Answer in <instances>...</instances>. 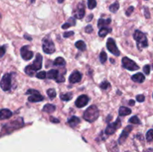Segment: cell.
I'll list each match as a JSON object with an SVG mask.
<instances>
[{"label": "cell", "mask_w": 153, "mask_h": 152, "mask_svg": "<svg viewBox=\"0 0 153 152\" xmlns=\"http://www.w3.org/2000/svg\"><path fill=\"white\" fill-rule=\"evenodd\" d=\"M99 116H100V111L98 107L96 105H91L85 111L83 118L87 122H94L98 119Z\"/></svg>", "instance_id": "6da1fadb"}, {"label": "cell", "mask_w": 153, "mask_h": 152, "mask_svg": "<svg viewBox=\"0 0 153 152\" xmlns=\"http://www.w3.org/2000/svg\"><path fill=\"white\" fill-rule=\"evenodd\" d=\"M134 39L136 41L137 48L140 51L148 46V40L146 36L139 30H136L134 33Z\"/></svg>", "instance_id": "7a4b0ae2"}, {"label": "cell", "mask_w": 153, "mask_h": 152, "mask_svg": "<svg viewBox=\"0 0 153 152\" xmlns=\"http://www.w3.org/2000/svg\"><path fill=\"white\" fill-rule=\"evenodd\" d=\"M23 125V119L22 118H19V119H16V120L13 121V122H10L4 125L2 128V132H4L5 134H10L12 131L22 128Z\"/></svg>", "instance_id": "3957f363"}, {"label": "cell", "mask_w": 153, "mask_h": 152, "mask_svg": "<svg viewBox=\"0 0 153 152\" xmlns=\"http://www.w3.org/2000/svg\"><path fill=\"white\" fill-rule=\"evenodd\" d=\"M43 51L46 54H52L55 52V44L49 37H46L43 40Z\"/></svg>", "instance_id": "277c9868"}, {"label": "cell", "mask_w": 153, "mask_h": 152, "mask_svg": "<svg viewBox=\"0 0 153 152\" xmlns=\"http://www.w3.org/2000/svg\"><path fill=\"white\" fill-rule=\"evenodd\" d=\"M0 86L4 91H8L11 88V74L6 73L0 81Z\"/></svg>", "instance_id": "5b68a950"}, {"label": "cell", "mask_w": 153, "mask_h": 152, "mask_svg": "<svg viewBox=\"0 0 153 152\" xmlns=\"http://www.w3.org/2000/svg\"><path fill=\"white\" fill-rule=\"evenodd\" d=\"M122 63L123 66L129 71H135V70L139 69V66L137 65V63L127 57L123 58Z\"/></svg>", "instance_id": "8992f818"}, {"label": "cell", "mask_w": 153, "mask_h": 152, "mask_svg": "<svg viewBox=\"0 0 153 152\" xmlns=\"http://www.w3.org/2000/svg\"><path fill=\"white\" fill-rule=\"evenodd\" d=\"M106 46H107V49H108L109 52L111 54H113L115 56H119L120 55V50L118 49V48L117 47L116 43H115L114 40L112 38H108V39L107 43H106Z\"/></svg>", "instance_id": "52a82bcc"}, {"label": "cell", "mask_w": 153, "mask_h": 152, "mask_svg": "<svg viewBox=\"0 0 153 152\" xmlns=\"http://www.w3.org/2000/svg\"><path fill=\"white\" fill-rule=\"evenodd\" d=\"M121 127V120L120 118H118L114 123L109 124L105 129V134L107 135H111L114 134L117 129L120 128Z\"/></svg>", "instance_id": "ba28073f"}, {"label": "cell", "mask_w": 153, "mask_h": 152, "mask_svg": "<svg viewBox=\"0 0 153 152\" xmlns=\"http://www.w3.org/2000/svg\"><path fill=\"white\" fill-rule=\"evenodd\" d=\"M20 55L21 57L25 61H29L34 56V54L29 50V46H24L21 48L20 49Z\"/></svg>", "instance_id": "9c48e42d"}, {"label": "cell", "mask_w": 153, "mask_h": 152, "mask_svg": "<svg viewBox=\"0 0 153 152\" xmlns=\"http://www.w3.org/2000/svg\"><path fill=\"white\" fill-rule=\"evenodd\" d=\"M132 128H133L131 126V125H128L127 127H126L125 129L123 131V132H122V134H121L120 137L119 139H118V142H119V144L122 145L125 142L126 140V139L128 138L129 134L131 132V131H132Z\"/></svg>", "instance_id": "30bf717a"}, {"label": "cell", "mask_w": 153, "mask_h": 152, "mask_svg": "<svg viewBox=\"0 0 153 152\" xmlns=\"http://www.w3.org/2000/svg\"><path fill=\"white\" fill-rule=\"evenodd\" d=\"M42 62H43V57L40 54L36 55L35 60L34 61L33 63L31 64V67L34 71L37 72V70H40L42 68Z\"/></svg>", "instance_id": "8fae6325"}, {"label": "cell", "mask_w": 153, "mask_h": 152, "mask_svg": "<svg viewBox=\"0 0 153 152\" xmlns=\"http://www.w3.org/2000/svg\"><path fill=\"white\" fill-rule=\"evenodd\" d=\"M85 6L84 2H80L77 6L76 12L74 13V16L76 19H81L85 16Z\"/></svg>", "instance_id": "7c38bea8"}, {"label": "cell", "mask_w": 153, "mask_h": 152, "mask_svg": "<svg viewBox=\"0 0 153 152\" xmlns=\"http://www.w3.org/2000/svg\"><path fill=\"white\" fill-rule=\"evenodd\" d=\"M88 102H89V98H88V95H82L79 97H78L76 102H75V104L79 108H82V107L86 106L88 104Z\"/></svg>", "instance_id": "4fadbf2b"}, {"label": "cell", "mask_w": 153, "mask_h": 152, "mask_svg": "<svg viewBox=\"0 0 153 152\" xmlns=\"http://www.w3.org/2000/svg\"><path fill=\"white\" fill-rule=\"evenodd\" d=\"M81 80H82V74L77 70H75L69 77V80L71 83H79L81 81Z\"/></svg>", "instance_id": "5bb4252c"}, {"label": "cell", "mask_w": 153, "mask_h": 152, "mask_svg": "<svg viewBox=\"0 0 153 152\" xmlns=\"http://www.w3.org/2000/svg\"><path fill=\"white\" fill-rule=\"evenodd\" d=\"M12 116V112L8 109H2L0 110V120L9 119Z\"/></svg>", "instance_id": "9a60e30c"}, {"label": "cell", "mask_w": 153, "mask_h": 152, "mask_svg": "<svg viewBox=\"0 0 153 152\" xmlns=\"http://www.w3.org/2000/svg\"><path fill=\"white\" fill-rule=\"evenodd\" d=\"M43 99H44V98L40 95V92L31 95L28 98V101H30V102H39V101H43Z\"/></svg>", "instance_id": "2e32d148"}, {"label": "cell", "mask_w": 153, "mask_h": 152, "mask_svg": "<svg viewBox=\"0 0 153 152\" xmlns=\"http://www.w3.org/2000/svg\"><path fill=\"white\" fill-rule=\"evenodd\" d=\"M131 80L136 83H143L145 80V76L143 73L138 72L131 77Z\"/></svg>", "instance_id": "e0dca14e"}, {"label": "cell", "mask_w": 153, "mask_h": 152, "mask_svg": "<svg viewBox=\"0 0 153 152\" xmlns=\"http://www.w3.org/2000/svg\"><path fill=\"white\" fill-rule=\"evenodd\" d=\"M81 120L79 117L77 116H71L70 118L68 119V124L70 125V127L72 128H75L76 126H77L79 123H80Z\"/></svg>", "instance_id": "ac0fdd59"}, {"label": "cell", "mask_w": 153, "mask_h": 152, "mask_svg": "<svg viewBox=\"0 0 153 152\" xmlns=\"http://www.w3.org/2000/svg\"><path fill=\"white\" fill-rule=\"evenodd\" d=\"M131 110L128 107H120L119 109V115L120 116H128V115L131 114Z\"/></svg>", "instance_id": "d6986e66"}, {"label": "cell", "mask_w": 153, "mask_h": 152, "mask_svg": "<svg viewBox=\"0 0 153 152\" xmlns=\"http://www.w3.org/2000/svg\"><path fill=\"white\" fill-rule=\"evenodd\" d=\"M59 75V72L57 69H51L46 74V77L49 79H56Z\"/></svg>", "instance_id": "ffe728a7"}, {"label": "cell", "mask_w": 153, "mask_h": 152, "mask_svg": "<svg viewBox=\"0 0 153 152\" xmlns=\"http://www.w3.org/2000/svg\"><path fill=\"white\" fill-rule=\"evenodd\" d=\"M75 25H76V19L73 17H70V19H68V21L62 25V28L63 29H67V28H69L70 27L75 26Z\"/></svg>", "instance_id": "44dd1931"}, {"label": "cell", "mask_w": 153, "mask_h": 152, "mask_svg": "<svg viewBox=\"0 0 153 152\" xmlns=\"http://www.w3.org/2000/svg\"><path fill=\"white\" fill-rule=\"evenodd\" d=\"M53 65L55 66H64L66 65V61L63 58L58 57L54 61Z\"/></svg>", "instance_id": "7402d4cb"}, {"label": "cell", "mask_w": 153, "mask_h": 152, "mask_svg": "<svg viewBox=\"0 0 153 152\" xmlns=\"http://www.w3.org/2000/svg\"><path fill=\"white\" fill-rule=\"evenodd\" d=\"M111 28H107V27H103V28H100V31H99V36L100 37H104L107 35V34L111 32Z\"/></svg>", "instance_id": "603a6c76"}, {"label": "cell", "mask_w": 153, "mask_h": 152, "mask_svg": "<svg viewBox=\"0 0 153 152\" xmlns=\"http://www.w3.org/2000/svg\"><path fill=\"white\" fill-rule=\"evenodd\" d=\"M55 109H56V107H55V106L53 105V104H46V105L43 107V111L46 112V113H53V112L55 110Z\"/></svg>", "instance_id": "cb8c5ba5"}, {"label": "cell", "mask_w": 153, "mask_h": 152, "mask_svg": "<svg viewBox=\"0 0 153 152\" xmlns=\"http://www.w3.org/2000/svg\"><path fill=\"white\" fill-rule=\"evenodd\" d=\"M111 19L110 18H108V19H100L98 21V27L100 28H103V27L105 26V25H109V24L111 23Z\"/></svg>", "instance_id": "d4e9b609"}, {"label": "cell", "mask_w": 153, "mask_h": 152, "mask_svg": "<svg viewBox=\"0 0 153 152\" xmlns=\"http://www.w3.org/2000/svg\"><path fill=\"white\" fill-rule=\"evenodd\" d=\"M73 93L72 92H67V93H62L60 95V98L64 101H69L73 98Z\"/></svg>", "instance_id": "484cf974"}, {"label": "cell", "mask_w": 153, "mask_h": 152, "mask_svg": "<svg viewBox=\"0 0 153 152\" xmlns=\"http://www.w3.org/2000/svg\"><path fill=\"white\" fill-rule=\"evenodd\" d=\"M75 46H76V47L80 51L86 50V44H85V42H83L82 40H79V41L76 42Z\"/></svg>", "instance_id": "4316f807"}, {"label": "cell", "mask_w": 153, "mask_h": 152, "mask_svg": "<svg viewBox=\"0 0 153 152\" xmlns=\"http://www.w3.org/2000/svg\"><path fill=\"white\" fill-rule=\"evenodd\" d=\"M119 8H120V4L118 1H115L114 4H112L109 7V10H110V11L112 12V13H116Z\"/></svg>", "instance_id": "83f0119b"}, {"label": "cell", "mask_w": 153, "mask_h": 152, "mask_svg": "<svg viewBox=\"0 0 153 152\" xmlns=\"http://www.w3.org/2000/svg\"><path fill=\"white\" fill-rule=\"evenodd\" d=\"M25 74H27L28 75L33 76L34 74H35L36 72L34 71V70L31 69V66H27L25 68Z\"/></svg>", "instance_id": "f1b7e54d"}, {"label": "cell", "mask_w": 153, "mask_h": 152, "mask_svg": "<svg viewBox=\"0 0 153 152\" xmlns=\"http://www.w3.org/2000/svg\"><path fill=\"white\" fill-rule=\"evenodd\" d=\"M128 122L130 123H132V124H135V125H140V120L138 119L137 116H134L131 118V119L128 120Z\"/></svg>", "instance_id": "f546056e"}, {"label": "cell", "mask_w": 153, "mask_h": 152, "mask_svg": "<svg viewBox=\"0 0 153 152\" xmlns=\"http://www.w3.org/2000/svg\"><path fill=\"white\" fill-rule=\"evenodd\" d=\"M108 59L107 54L105 52H102L100 55V61L102 63H105Z\"/></svg>", "instance_id": "4dcf8cb0"}, {"label": "cell", "mask_w": 153, "mask_h": 152, "mask_svg": "<svg viewBox=\"0 0 153 152\" xmlns=\"http://www.w3.org/2000/svg\"><path fill=\"white\" fill-rule=\"evenodd\" d=\"M147 142H152L153 140V129H150L147 131L146 135Z\"/></svg>", "instance_id": "1f68e13d"}, {"label": "cell", "mask_w": 153, "mask_h": 152, "mask_svg": "<svg viewBox=\"0 0 153 152\" xmlns=\"http://www.w3.org/2000/svg\"><path fill=\"white\" fill-rule=\"evenodd\" d=\"M47 94L48 95H49V98L53 99V98H55V96H56V91L54 89H49L47 90Z\"/></svg>", "instance_id": "d6a6232c"}, {"label": "cell", "mask_w": 153, "mask_h": 152, "mask_svg": "<svg viewBox=\"0 0 153 152\" xmlns=\"http://www.w3.org/2000/svg\"><path fill=\"white\" fill-rule=\"evenodd\" d=\"M88 8L92 10L97 6V1L96 0H88Z\"/></svg>", "instance_id": "836d02e7"}, {"label": "cell", "mask_w": 153, "mask_h": 152, "mask_svg": "<svg viewBox=\"0 0 153 152\" xmlns=\"http://www.w3.org/2000/svg\"><path fill=\"white\" fill-rule=\"evenodd\" d=\"M110 86H111V84L108 80H104V81L102 82L101 84H100V88L102 89H108Z\"/></svg>", "instance_id": "e575fe53"}, {"label": "cell", "mask_w": 153, "mask_h": 152, "mask_svg": "<svg viewBox=\"0 0 153 152\" xmlns=\"http://www.w3.org/2000/svg\"><path fill=\"white\" fill-rule=\"evenodd\" d=\"M64 73H63V74L59 73V75H58V76L57 77V78L55 79L57 83H62V82H64V80H65V77H64Z\"/></svg>", "instance_id": "d590c367"}, {"label": "cell", "mask_w": 153, "mask_h": 152, "mask_svg": "<svg viewBox=\"0 0 153 152\" xmlns=\"http://www.w3.org/2000/svg\"><path fill=\"white\" fill-rule=\"evenodd\" d=\"M37 77L39 79H44L46 77V72L44 71H42V72H38L37 74Z\"/></svg>", "instance_id": "8d00e7d4"}, {"label": "cell", "mask_w": 153, "mask_h": 152, "mask_svg": "<svg viewBox=\"0 0 153 152\" xmlns=\"http://www.w3.org/2000/svg\"><path fill=\"white\" fill-rule=\"evenodd\" d=\"M143 10H144V16L146 19H149L150 18V13H149V8L147 7H143Z\"/></svg>", "instance_id": "74e56055"}, {"label": "cell", "mask_w": 153, "mask_h": 152, "mask_svg": "<svg viewBox=\"0 0 153 152\" xmlns=\"http://www.w3.org/2000/svg\"><path fill=\"white\" fill-rule=\"evenodd\" d=\"M93 30H94V28H93L92 25H87V26H86L85 31V32L88 33V34H91V33L93 32Z\"/></svg>", "instance_id": "f35d334b"}, {"label": "cell", "mask_w": 153, "mask_h": 152, "mask_svg": "<svg viewBox=\"0 0 153 152\" xmlns=\"http://www.w3.org/2000/svg\"><path fill=\"white\" fill-rule=\"evenodd\" d=\"M143 72L146 75H149V73H150V66L145 65L143 66Z\"/></svg>", "instance_id": "ab89813d"}, {"label": "cell", "mask_w": 153, "mask_h": 152, "mask_svg": "<svg viewBox=\"0 0 153 152\" xmlns=\"http://www.w3.org/2000/svg\"><path fill=\"white\" fill-rule=\"evenodd\" d=\"M136 100L138 102H143L145 100V96L143 95H138L136 96Z\"/></svg>", "instance_id": "60d3db41"}, {"label": "cell", "mask_w": 153, "mask_h": 152, "mask_svg": "<svg viewBox=\"0 0 153 152\" xmlns=\"http://www.w3.org/2000/svg\"><path fill=\"white\" fill-rule=\"evenodd\" d=\"M133 10H134V7H133V6H130V7L127 9L126 12V16H130V15L132 13Z\"/></svg>", "instance_id": "b9f144b4"}, {"label": "cell", "mask_w": 153, "mask_h": 152, "mask_svg": "<svg viewBox=\"0 0 153 152\" xmlns=\"http://www.w3.org/2000/svg\"><path fill=\"white\" fill-rule=\"evenodd\" d=\"M6 49L4 46H0V58L4 56V55L5 54Z\"/></svg>", "instance_id": "7bdbcfd3"}, {"label": "cell", "mask_w": 153, "mask_h": 152, "mask_svg": "<svg viewBox=\"0 0 153 152\" xmlns=\"http://www.w3.org/2000/svg\"><path fill=\"white\" fill-rule=\"evenodd\" d=\"M74 34V32L73 31H67V32L64 33V37L65 38H67V37H70L71 36H73Z\"/></svg>", "instance_id": "ee69618b"}, {"label": "cell", "mask_w": 153, "mask_h": 152, "mask_svg": "<svg viewBox=\"0 0 153 152\" xmlns=\"http://www.w3.org/2000/svg\"><path fill=\"white\" fill-rule=\"evenodd\" d=\"M49 120H50V122H53V123H59L60 122L59 119H56V118L53 117V116H51L50 119H49Z\"/></svg>", "instance_id": "f6af8a7d"}, {"label": "cell", "mask_w": 153, "mask_h": 152, "mask_svg": "<svg viewBox=\"0 0 153 152\" xmlns=\"http://www.w3.org/2000/svg\"><path fill=\"white\" fill-rule=\"evenodd\" d=\"M93 16H94L93 14H90V16H88V17L87 18V19H86L87 22H91V19H93Z\"/></svg>", "instance_id": "bcb514c9"}, {"label": "cell", "mask_w": 153, "mask_h": 152, "mask_svg": "<svg viewBox=\"0 0 153 152\" xmlns=\"http://www.w3.org/2000/svg\"><path fill=\"white\" fill-rule=\"evenodd\" d=\"M134 104H135V102H134V100H131V99L129 101H128V104H129V105L134 106Z\"/></svg>", "instance_id": "7dc6e473"}, {"label": "cell", "mask_w": 153, "mask_h": 152, "mask_svg": "<svg viewBox=\"0 0 153 152\" xmlns=\"http://www.w3.org/2000/svg\"><path fill=\"white\" fill-rule=\"evenodd\" d=\"M24 37H25V39H28V40H32V38H31V37H28V36H27L26 34H25V36H24Z\"/></svg>", "instance_id": "c3c4849f"}, {"label": "cell", "mask_w": 153, "mask_h": 152, "mask_svg": "<svg viewBox=\"0 0 153 152\" xmlns=\"http://www.w3.org/2000/svg\"><path fill=\"white\" fill-rule=\"evenodd\" d=\"M144 152H153V148H149L145 151Z\"/></svg>", "instance_id": "681fc988"}, {"label": "cell", "mask_w": 153, "mask_h": 152, "mask_svg": "<svg viewBox=\"0 0 153 152\" xmlns=\"http://www.w3.org/2000/svg\"><path fill=\"white\" fill-rule=\"evenodd\" d=\"M58 2H59V3H62L63 1H64V0H58Z\"/></svg>", "instance_id": "f907efd6"}, {"label": "cell", "mask_w": 153, "mask_h": 152, "mask_svg": "<svg viewBox=\"0 0 153 152\" xmlns=\"http://www.w3.org/2000/svg\"><path fill=\"white\" fill-rule=\"evenodd\" d=\"M36 0H31V3H34Z\"/></svg>", "instance_id": "816d5d0a"}, {"label": "cell", "mask_w": 153, "mask_h": 152, "mask_svg": "<svg viewBox=\"0 0 153 152\" xmlns=\"http://www.w3.org/2000/svg\"><path fill=\"white\" fill-rule=\"evenodd\" d=\"M152 97H153V95H152Z\"/></svg>", "instance_id": "f5cc1de1"}, {"label": "cell", "mask_w": 153, "mask_h": 152, "mask_svg": "<svg viewBox=\"0 0 153 152\" xmlns=\"http://www.w3.org/2000/svg\"><path fill=\"white\" fill-rule=\"evenodd\" d=\"M127 152H128V151H127Z\"/></svg>", "instance_id": "db71d44e"}]
</instances>
